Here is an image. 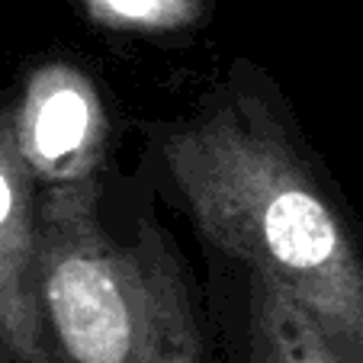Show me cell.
I'll return each instance as SVG.
<instances>
[{
    "label": "cell",
    "mask_w": 363,
    "mask_h": 363,
    "mask_svg": "<svg viewBox=\"0 0 363 363\" xmlns=\"http://www.w3.org/2000/svg\"><path fill=\"white\" fill-rule=\"evenodd\" d=\"M254 363H341L306 308L267 277L254 274L251 289Z\"/></svg>",
    "instance_id": "5b68a950"
},
{
    "label": "cell",
    "mask_w": 363,
    "mask_h": 363,
    "mask_svg": "<svg viewBox=\"0 0 363 363\" xmlns=\"http://www.w3.org/2000/svg\"><path fill=\"white\" fill-rule=\"evenodd\" d=\"M16 110L0 113V344L13 363H58L39 302V203Z\"/></svg>",
    "instance_id": "3957f363"
},
{
    "label": "cell",
    "mask_w": 363,
    "mask_h": 363,
    "mask_svg": "<svg viewBox=\"0 0 363 363\" xmlns=\"http://www.w3.org/2000/svg\"><path fill=\"white\" fill-rule=\"evenodd\" d=\"M161 151L203 238L286 289L341 363H363V257L280 125L228 103L167 129Z\"/></svg>",
    "instance_id": "6da1fadb"
},
{
    "label": "cell",
    "mask_w": 363,
    "mask_h": 363,
    "mask_svg": "<svg viewBox=\"0 0 363 363\" xmlns=\"http://www.w3.org/2000/svg\"><path fill=\"white\" fill-rule=\"evenodd\" d=\"M0 363H4V357H0Z\"/></svg>",
    "instance_id": "ba28073f"
},
{
    "label": "cell",
    "mask_w": 363,
    "mask_h": 363,
    "mask_svg": "<svg viewBox=\"0 0 363 363\" xmlns=\"http://www.w3.org/2000/svg\"><path fill=\"white\" fill-rule=\"evenodd\" d=\"M148 363H203V344H199L190 299H184L174 308L171 322H167L164 335L158 341V350Z\"/></svg>",
    "instance_id": "8992f818"
},
{
    "label": "cell",
    "mask_w": 363,
    "mask_h": 363,
    "mask_svg": "<svg viewBox=\"0 0 363 363\" xmlns=\"http://www.w3.org/2000/svg\"><path fill=\"white\" fill-rule=\"evenodd\" d=\"M26 161L45 184L87 180V167L103 148L100 103L90 84L71 68H45L33 77L26 103L16 110Z\"/></svg>",
    "instance_id": "277c9868"
},
{
    "label": "cell",
    "mask_w": 363,
    "mask_h": 363,
    "mask_svg": "<svg viewBox=\"0 0 363 363\" xmlns=\"http://www.w3.org/2000/svg\"><path fill=\"white\" fill-rule=\"evenodd\" d=\"M103 16L125 26H171L184 20L190 0H94Z\"/></svg>",
    "instance_id": "52a82bcc"
},
{
    "label": "cell",
    "mask_w": 363,
    "mask_h": 363,
    "mask_svg": "<svg viewBox=\"0 0 363 363\" xmlns=\"http://www.w3.org/2000/svg\"><path fill=\"white\" fill-rule=\"evenodd\" d=\"M184 299V270L161 232L119 247L96 222L90 180L45 184L39 302L58 363H148Z\"/></svg>",
    "instance_id": "7a4b0ae2"
}]
</instances>
